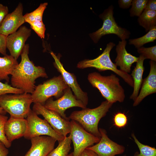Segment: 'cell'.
I'll return each instance as SVG.
<instances>
[{
	"label": "cell",
	"mask_w": 156,
	"mask_h": 156,
	"mask_svg": "<svg viewBox=\"0 0 156 156\" xmlns=\"http://www.w3.org/2000/svg\"><path fill=\"white\" fill-rule=\"evenodd\" d=\"M29 45L25 44L21 54V60L11 75L13 87L22 90L24 93L31 94L35 90L36 79L40 77L47 78L45 68L36 66L29 58Z\"/></svg>",
	"instance_id": "cell-1"
},
{
	"label": "cell",
	"mask_w": 156,
	"mask_h": 156,
	"mask_svg": "<svg viewBox=\"0 0 156 156\" xmlns=\"http://www.w3.org/2000/svg\"><path fill=\"white\" fill-rule=\"evenodd\" d=\"M88 79L92 86L97 88L109 102L113 104L124 101L125 91L120 84L119 79L115 75L104 76L94 72L88 75Z\"/></svg>",
	"instance_id": "cell-2"
},
{
	"label": "cell",
	"mask_w": 156,
	"mask_h": 156,
	"mask_svg": "<svg viewBox=\"0 0 156 156\" xmlns=\"http://www.w3.org/2000/svg\"><path fill=\"white\" fill-rule=\"evenodd\" d=\"M113 104L106 100L98 107L90 109L86 107L73 112L68 118L79 123L86 131L101 138L98 128L99 122L105 116Z\"/></svg>",
	"instance_id": "cell-3"
},
{
	"label": "cell",
	"mask_w": 156,
	"mask_h": 156,
	"mask_svg": "<svg viewBox=\"0 0 156 156\" xmlns=\"http://www.w3.org/2000/svg\"><path fill=\"white\" fill-rule=\"evenodd\" d=\"M115 46L113 42L108 43L106 47L101 55L93 59H86L79 62L77 67L79 69L88 68H94L99 71L110 70L120 77L129 85L133 88L134 84L131 75L123 72L117 68L115 63H113L110 58V53L112 49Z\"/></svg>",
	"instance_id": "cell-4"
},
{
	"label": "cell",
	"mask_w": 156,
	"mask_h": 156,
	"mask_svg": "<svg viewBox=\"0 0 156 156\" xmlns=\"http://www.w3.org/2000/svg\"><path fill=\"white\" fill-rule=\"evenodd\" d=\"M33 101L31 94H7L0 95V107L10 116L25 118Z\"/></svg>",
	"instance_id": "cell-5"
},
{
	"label": "cell",
	"mask_w": 156,
	"mask_h": 156,
	"mask_svg": "<svg viewBox=\"0 0 156 156\" xmlns=\"http://www.w3.org/2000/svg\"><path fill=\"white\" fill-rule=\"evenodd\" d=\"M68 87L61 75L55 76L36 86L31 94L33 103L44 105L53 96L57 99L61 97Z\"/></svg>",
	"instance_id": "cell-6"
},
{
	"label": "cell",
	"mask_w": 156,
	"mask_h": 156,
	"mask_svg": "<svg viewBox=\"0 0 156 156\" xmlns=\"http://www.w3.org/2000/svg\"><path fill=\"white\" fill-rule=\"evenodd\" d=\"M114 9L113 6L111 5L99 15V18L103 21L102 26L96 31L89 34L94 43H97L102 36L109 34L116 35L121 40L129 38L130 31L119 26L116 23L113 16Z\"/></svg>",
	"instance_id": "cell-7"
},
{
	"label": "cell",
	"mask_w": 156,
	"mask_h": 156,
	"mask_svg": "<svg viewBox=\"0 0 156 156\" xmlns=\"http://www.w3.org/2000/svg\"><path fill=\"white\" fill-rule=\"evenodd\" d=\"M33 110L30 109L26 118L27 128L24 137L27 139L42 135L50 136L58 142L65 137L57 133L45 120L40 118Z\"/></svg>",
	"instance_id": "cell-8"
},
{
	"label": "cell",
	"mask_w": 156,
	"mask_h": 156,
	"mask_svg": "<svg viewBox=\"0 0 156 156\" xmlns=\"http://www.w3.org/2000/svg\"><path fill=\"white\" fill-rule=\"evenodd\" d=\"M71 129L69 135L73 142V156H79L87 148L98 143L100 138L86 131L76 121H70Z\"/></svg>",
	"instance_id": "cell-9"
},
{
	"label": "cell",
	"mask_w": 156,
	"mask_h": 156,
	"mask_svg": "<svg viewBox=\"0 0 156 156\" xmlns=\"http://www.w3.org/2000/svg\"><path fill=\"white\" fill-rule=\"evenodd\" d=\"M44 105L47 109L56 112L62 118L68 120L70 119L66 117L65 113L67 109L73 107L83 109L86 107L81 101L77 99L69 87L64 90L63 95L60 98L54 100L51 97L47 101Z\"/></svg>",
	"instance_id": "cell-10"
},
{
	"label": "cell",
	"mask_w": 156,
	"mask_h": 156,
	"mask_svg": "<svg viewBox=\"0 0 156 156\" xmlns=\"http://www.w3.org/2000/svg\"><path fill=\"white\" fill-rule=\"evenodd\" d=\"M32 110L37 115H41L58 134L64 137L70 131V121L62 117L53 111L46 108L44 105L34 103Z\"/></svg>",
	"instance_id": "cell-11"
},
{
	"label": "cell",
	"mask_w": 156,
	"mask_h": 156,
	"mask_svg": "<svg viewBox=\"0 0 156 156\" xmlns=\"http://www.w3.org/2000/svg\"><path fill=\"white\" fill-rule=\"evenodd\" d=\"M50 53L54 60V66L60 73L64 81L73 92L77 99L81 101L87 106L88 103V94L81 88L75 75L74 73H70L65 69L60 61L59 55L57 56L53 52H51Z\"/></svg>",
	"instance_id": "cell-12"
},
{
	"label": "cell",
	"mask_w": 156,
	"mask_h": 156,
	"mask_svg": "<svg viewBox=\"0 0 156 156\" xmlns=\"http://www.w3.org/2000/svg\"><path fill=\"white\" fill-rule=\"evenodd\" d=\"M99 131L101 134L99 142L86 149L92 150L98 156H115L124 153L125 147L110 140L105 130L100 128Z\"/></svg>",
	"instance_id": "cell-13"
},
{
	"label": "cell",
	"mask_w": 156,
	"mask_h": 156,
	"mask_svg": "<svg viewBox=\"0 0 156 156\" xmlns=\"http://www.w3.org/2000/svg\"><path fill=\"white\" fill-rule=\"evenodd\" d=\"M31 34V29L25 26H21L18 30L6 38L7 48L10 55L17 60L21 55L25 42Z\"/></svg>",
	"instance_id": "cell-14"
},
{
	"label": "cell",
	"mask_w": 156,
	"mask_h": 156,
	"mask_svg": "<svg viewBox=\"0 0 156 156\" xmlns=\"http://www.w3.org/2000/svg\"><path fill=\"white\" fill-rule=\"evenodd\" d=\"M22 4L19 3L15 10L8 13L0 26V34L7 36L16 32L25 22Z\"/></svg>",
	"instance_id": "cell-15"
},
{
	"label": "cell",
	"mask_w": 156,
	"mask_h": 156,
	"mask_svg": "<svg viewBox=\"0 0 156 156\" xmlns=\"http://www.w3.org/2000/svg\"><path fill=\"white\" fill-rule=\"evenodd\" d=\"M30 140L31 147L24 156H47L54 148L57 141L47 135L33 138Z\"/></svg>",
	"instance_id": "cell-16"
},
{
	"label": "cell",
	"mask_w": 156,
	"mask_h": 156,
	"mask_svg": "<svg viewBox=\"0 0 156 156\" xmlns=\"http://www.w3.org/2000/svg\"><path fill=\"white\" fill-rule=\"evenodd\" d=\"M27 128L25 118L10 116L6 121L4 127L5 136L10 142L25 135Z\"/></svg>",
	"instance_id": "cell-17"
},
{
	"label": "cell",
	"mask_w": 156,
	"mask_h": 156,
	"mask_svg": "<svg viewBox=\"0 0 156 156\" xmlns=\"http://www.w3.org/2000/svg\"><path fill=\"white\" fill-rule=\"evenodd\" d=\"M150 72L148 76L143 80L140 92L134 101L133 105H139L147 96L156 92V63L150 60Z\"/></svg>",
	"instance_id": "cell-18"
},
{
	"label": "cell",
	"mask_w": 156,
	"mask_h": 156,
	"mask_svg": "<svg viewBox=\"0 0 156 156\" xmlns=\"http://www.w3.org/2000/svg\"><path fill=\"white\" fill-rule=\"evenodd\" d=\"M126 40L119 42L116 50L117 55L115 62L116 66H118L122 71L129 73L131 72V67L133 63L136 62L139 57L129 53L126 49Z\"/></svg>",
	"instance_id": "cell-19"
},
{
	"label": "cell",
	"mask_w": 156,
	"mask_h": 156,
	"mask_svg": "<svg viewBox=\"0 0 156 156\" xmlns=\"http://www.w3.org/2000/svg\"><path fill=\"white\" fill-rule=\"evenodd\" d=\"M145 58L140 55L135 66L132 70L131 75L133 82V90L130 97V99L134 101L138 96L143 80L142 75L144 70L143 65Z\"/></svg>",
	"instance_id": "cell-20"
},
{
	"label": "cell",
	"mask_w": 156,
	"mask_h": 156,
	"mask_svg": "<svg viewBox=\"0 0 156 156\" xmlns=\"http://www.w3.org/2000/svg\"><path fill=\"white\" fill-rule=\"evenodd\" d=\"M17 60L10 55L7 54L0 57V81H9V75H11L16 66L18 64Z\"/></svg>",
	"instance_id": "cell-21"
},
{
	"label": "cell",
	"mask_w": 156,
	"mask_h": 156,
	"mask_svg": "<svg viewBox=\"0 0 156 156\" xmlns=\"http://www.w3.org/2000/svg\"><path fill=\"white\" fill-rule=\"evenodd\" d=\"M138 21L139 25L148 32L156 26V11L144 10L138 17Z\"/></svg>",
	"instance_id": "cell-22"
},
{
	"label": "cell",
	"mask_w": 156,
	"mask_h": 156,
	"mask_svg": "<svg viewBox=\"0 0 156 156\" xmlns=\"http://www.w3.org/2000/svg\"><path fill=\"white\" fill-rule=\"evenodd\" d=\"M71 142L69 135L65 137L63 140L58 142V146L47 156H67L71 148Z\"/></svg>",
	"instance_id": "cell-23"
},
{
	"label": "cell",
	"mask_w": 156,
	"mask_h": 156,
	"mask_svg": "<svg viewBox=\"0 0 156 156\" xmlns=\"http://www.w3.org/2000/svg\"><path fill=\"white\" fill-rule=\"evenodd\" d=\"M156 39V26L150 29L144 36L136 38L129 40V44L133 45L136 48L143 47L146 43L153 42Z\"/></svg>",
	"instance_id": "cell-24"
},
{
	"label": "cell",
	"mask_w": 156,
	"mask_h": 156,
	"mask_svg": "<svg viewBox=\"0 0 156 156\" xmlns=\"http://www.w3.org/2000/svg\"><path fill=\"white\" fill-rule=\"evenodd\" d=\"M47 5V2L41 3L33 12L26 14L24 15L25 22L29 23L33 21H42L43 13Z\"/></svg>",
	"instance_id": "cell-25"
},
{
	"label": "cell",
	"mask_w": 156,
	"mask_h": 156,
	"mask_svg": "<svg viewBox=\"0 0 156 156\" xmlns=\"http://www.w3.org/2000/svg\"><path fill=\"white\" fill-rule=\"evenodd\" d=\"M131 136L140 150V153L136 152L134 156H156V149L155 148L142 144L133 133L131 134Z\"/></svg>",
	"instance_id": "cell-26"
},
{
	"label": "cell",
	"mask_w": 156,
	"mask_h": 156,
	"mask_svg": "<svg viewBox=\"0 0 156 156\" xmlns=\"http://www.w3.org/2000/svg\"><path fill=\"white\" fill-rule=\"evenodd\" d=\"M148 1V0H133L131 7L129 11L130 16L139 17L144 10Z\"/></svg>",
	"instance_id": "cell-27"
},
{
	"label": "cell",
	"mask_w": 156,
	"mask_h": 156,
	"mask_svg": "<svg viewBox=\"0 0 156 156\" xmlns=\"http://www.w3.org/2000/svg\"><path fill=\"white\" fill-rule=\"evenodd\" d=\"M138 52L145 59H149L156 62V46L149 47H141L137 49Z\"/></svg>",
	"instance_id": "cell-28"
},
{
	"label": "cell",
	"mask_w": 156,
	"mask_h": 156,
	"mask_svg": "<svg viewBox=\"0 0 156 156\" xmlns=\"http://www.w3.org/2000/svg\"><path fill=\"white\" fill-rule=\"evenodd\" d=\"M5 115L0 113V140L8 148L11 146L12 143L7 140L4 133L5 125L8 119V117Z\"/></svg>",
	"instance_id": "cell-29"
},
{
	"label": "cell",
	"mask_w": 156,
	"mask_h": 156,
	"mask_svg": "<svg viewBox=\"0 0 156 156\" xmlns=\"http://www.w3.org/2000/svg\"><path fill=\"white\" fill-rule=\"evenodd\" d=\"M29 24L31 29L39 37L41 38H44L46 28L42 21H33Z\"/></svg>",
	"instance_id": "cell-30"
},
{
	"label": "cell",
	"mask_w": 156,
	"mask_h": 156,
	"mask_svg": "<svg viewBox=\"0 0 156 156\" xmlns=\"http://www.w3.org/2000/svg\"><path fill=\"white\" fill-rule=\"evenodd\" d=\"M8 82L4 83L0 81V95L7 94H21L24 93L21 90L14 88L9 84Z\"/></svg>",
	"instance_id": "cell-31"
},
{
	"label": "cell",
	"mask_w": 156,
	"mask_h": 156,
	"mask_svg": "<svg viewBox=\"0 0 156 156\" xmlns=\"http://www.w3.org/2000/svg\"><path fill=\"white\" fill-rule=\"evenodd\" d=\"M114 125L119 128L125 127L127 123V118L126 115L122 113H118L115 115L114 118Z\"/></svg>",
	"instance_id": "cell-32"
},
{
	"label": "cell",
	"mask_w": 156,
	"mask_h": 156,
	"mask_svg": "<svg viewBox=\"0 0 156 156\" xmlns=\"http://www.w3.org/2000/svg\"><path fill=\"white\" fill-rule=\"evenodd\" d=\"M6 36L0 34V53L4 56L7 54H6Z\"/></svg>",
	"instance_id": "cell-33"
},
{
	"label": "cell",
	"mask_w": 156,
	"mask_h": 156,
	"mask_svg": "<svg viewBox=\"0 0 156 156\" xmlns=\"http://www.w3.org/2000/svg\"><path fill=\"white\" fill-rule=\"evenodd\" d=\"M8 12V7L0 3V26Z\"/></svg>",
	"instance_id": "cell-34"
},
{
	"label": "cell",
	"mask_w": 156,
	"mask_h": 156,
	"mask_svg": "<svg viewBox=\"0 0 156 156\" xmlns=\"http://www.w3.org/2000/svg\"><path fill=\"white\" fill-rule=\"evenodd\" d=\"M133 0H119L118 2L120 8L125 9L129 8L131 6Z\"/></svg>",
	"instance_id": "cell-35"
},
{
	"label": "cell",
	"mask_w": 156,
	"mask_h": 156,
	"mask_svg": "<svg viewBox=\"0 0 156 156\" xmlns=\"http://www.w3.org/2000/svg\"><path fill=\"white\" fill-rule=\"evenodd\" d=\"M144 10L156 11V0H148Z\"/></svg>",
	"instance_id": "cell-36"
},
{
	"label": "cell",
	"mask_w": 156,
	"mask_h": 156,
	"mask_svg": "<svg viewBox=\"0 0 156 156\" xmlns=\"http://www.w3.org/2000/svg\"><path fill=\"white\" fill-rule=\"evenodd\" d=\"M8 148L0 140V156H8L9 153Z\"/></svg>",
	"instance_id": "cell-37"
},
{
	"label": "cell",
	"mask_w": 156,
	"mask_h": 156,
	"mask_svg": "<svg viewBox=\"0 0 156 156\" xmlns=\"http://www.w3.org/2000/svg\"><path fill=\"white\" fill-rule=\"evenodd\" d=\"M79 156H98L97 154L92 150L86 149Z\"/></svg>",
	"instance_id": "cell-38"
},
{
	"label": "cell",
	"mask_w": 156,
	"mask_h": 156,
	"mask_svg": "<svg viewBox=\"0 0 156 156\" xmlns=\"http://www.w3.org/2000/svg\"><path fill=\"white\" fill-rule=\"evenodd\" d=\"M0 113L5 114L6 112L0 107Z\"/></svg>",
	"instance_id": "cell-39"
},
{
	"label": "cell",
	"mask_w": 156,
	"mask_h": 156,
	"mask_svg": "<svg viewBox=\"0 0 156 156\" xmlns=\"http://www.w3.org/2000/svg\"><path fill=\"white\" fill-rule=\"evenodd\" d=\"M67 156H73V153H72L68 154Z\"/></svg>",
	"instance_id": "cell-40"
},
{
	"label": "cell",
	"mask_w": 156,
	"mask_h": 156,
	"mask_svg": "<svg viewBox=\"0 0 156 156\" xmlns=\"http://www.w3.org/2000/svg\"><path fill=\"white\" fill-rule=\"evenodd\" d=\"M123 156H126V155H124Z\"/></svg>",
	"instance_id": "cell-41"
}]
</instances>
